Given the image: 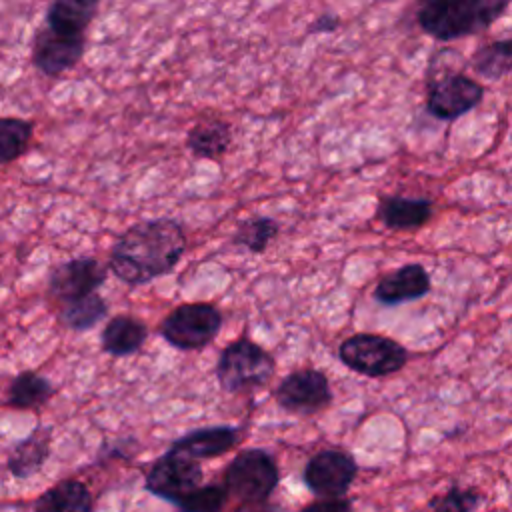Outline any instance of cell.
Instances as JSON below:
<instances>
[{
	"label": "cell",
	"mask_w": 512,
	"mask_h": 512,
	"mask_svg": "<svg viewBox=\"0 0 512 512\" xmlns=\"http://www.w3.org/2000/svg\"><path fill=\"white\" fill-rule=\"evenodd\" d=\"M186 252V234L172 218H150L128 226L112 244L108 270L128 286L168 276Z\"/></svg>",
	"instance_id": "cell-1"
},
{
	"label": "cell",
	"mask_w": 512,
	"mask_h": 512,
	"mask_svg": "<svg viewBox=\"0 0 512 512\" xmlns=\"http://www.w3.org/2000/svg\"><path fill=\"white\" fill-rule=\"evenodd\" d=\"M508 6V0H430L418 8L416 22L428 36L450 42L490 28Z\"/></svg>",
	"instance_id": "cell-2"
},
{
	"label": "cell",
	"mask_w": 512,
	"mask_h": 512,
	"mask_svg": "<svg viewBox=\"0 0 512 512\" xmlns=\"http://www.w3.org/2000/svg\"><path fill=\"white\" fill-rule=\"evenodd\" d=\"M276 370V362L258 342L240 336L220 350L216 378L224 392L240 394L264 388Z\"/></svg>",
	"instance_id": "cell-3"
},
{
	"label": "cell",
	"mask_w": 512,
	"mask_h": 512,
	"mask_svg": "<svg viewBox=\"0 0 512 512\" xmlns=\"http://www.w3.org/2000/svg\"><path fill=\"white\" fill-rule=\"evenodd\" d=\"M340 362L356 374L368 378H382L400 372L408 362V350L398 340L376 334L356 332L340 342Z\"/></svg>",
	"instance_id": "cell-4"
},
{
	"label": "cell",
	"mask_w": 512,
	"mask_h": 512,
	"mask_svg": "<svg viewBox=\"0 0 512 512\" xmlns=\"http://www.w3.org/2000/svg\"><path fill=\"white\" fill-rule=\"evenodd\" d=\"M224 326L218 306L208 302H184L172 308L158 324L160 336L176 350H202L216 340Z\"/></svg>",
	"instance_id": "cell-5"
},
{
	"label": "cell",
	"mask_w": 512,
	"mask_h": 512,
	"mask_svg": "<svg viewBox=\"0 0 512 512\" xmlns=\"http://www.w3.org/2000/svg\"><path fill=\"white\" fill-rule=\"evenodd\" d=\"M278 482L276 458L264 448L240 450L224 470V486L240 502H268Z\"/></svg>",
	"instance_id": "cell-6"
},
{
	"label": "cell",
	"mask_w": 512,
	"mask_h": 512,
	"mask_svg": "<svg viewBox=\"0 0 512 512\" xmlns=\"http://www.w3.org/2000/svg\"><path fill=\"white\" fill-rule=\"evenodd\" d=\"M358 476L356 458L340 448H326L308 458L302 482L318 498H342Z\"/></svg>",
	"instance_id": "cell-7"
},
{
	"label": "cell",
	"mask_w": 512,
	"mask_h": 512,
	"mask_svg": "<svg viewBox=\"0 0 512 512\" xmlns=\"http://www.w3.org/2000/svg\"><path fill=\"white\" fill-rule=\"evenodd\" d=\"M334 394L322 370L298 368L286 374L274 388L276 404L292 414L310 416L330 406Z\"/></svg>",
	"instance_id": "cell-8"
},
{
	"label": "cell",
	"mask_w": 512,
	"mask_h": 512,
	"mask_svg": "<svg viewBox=\"0 0 512 512\" xmlns=\"http://www.w3.org/2000/svg\"><path fill=\"white\" fill-rule=\"evenodd\" d=\"M202 480H204V470L200 462L166 450L148 468L144 486L150 494L170 504H176L188 492L198 488Z\"/></svg>",
	"instance_id": "cell-9"
},
{
	"label": "cell",
	"mask_w": 512,
	"mask_h": 512,
	"mask_svg": "<svg viewBox=\"0 0 512 512\" xmlns=\"http://www.w3.org/2000/svg\"><path fill=\"white\" fill-rule=\"evenodd\" d=\"M484 98V86L474 78L452 72L428 84L426 112L438 120L450 122L474 110Z\"/></svg>",
	"instance_id": "cell-10"
},
{
	"label": "cell",
	"mask_w": 512,
	"mask_h": 512,
	"mask_svg": "<svg viewBox=\"0 0 512 512\" xmlns=\"http://www.w3.org/2000/svg\"><path fill=\"white\" fill-rule=\"evenodd\" d=\"M106 276L108 268L100 260L92 256H78L52 268L48 276V290L62 304L98 292L106 282Z\"/></svg>",
	"instance_id": "cell-11"
},
{
	"label": "cell",
	"mask_w": 512,
	"mask_h": 512,
	"mask_svg": "<svg viewBox=\"0 0 512 512\" xmlns=\"http://www.w3.org/2000/svg\"><path fill=\"white\" fill-rule=\"evenodd\" d=\"M86 52V36H64L50 28L36 32L32 42V64L48 78L72 70Z\"/></svg>",
	"instance_id": "cell-12"
},
{
	"label": "cell",
	"mask_w": 512,
	"mask_h": 512,
	"mask_svg": "<svg viewBox=\"0 0 512 512\" xmlns=\"http://www.w3.org/2000/svg\"><path fill=\"white\" fill-rule=\"evenodd\" d=\"M432 290V278L424 264L410 262L384 274L374 286L372 298L382 306H398L424 298Z\"/></svg>",
	"instance_id": "cell-13"
},
{
	"label": "cell",
	"mask_w": 512,
	"mask_h": 512,
	"mask_svg": "<svg viewBox=\"0 0 512 512\" xmlns=\"http://www.w3.org/2000/svg\"><path fill=\"white\" fill-rule=\"evenodd\" d=\"M240 440V428L218 424V426H202L194 428L170 444V452L186 456L190 460H208L218 458L230 452Z\"/></svg>",
	"instance_id": "cell-14"
},
{
	"label": "cell",
	"mask_w": 512,
	"mask_h": 512,
	"mask_svg": "<svg viewBox=\"0 0 512 512\" xmlns=\"http://www.w3.org/2000/svg\"><path fill=\"white\" fill-rule=\"evenodd\" d=\"M434 212L430 198H408L400 194L380 196L376 216L388 230H416L424 226Z\"/></svg>",
	"instance_id": "cell-15"
},
{
	"label": "cell",
	"mask_w": 512,
	"mask_h": 512,
	"mask_svg": "<svg viewBox=\"0 0 512 512\" xmlns=\"http://www.w3.org/2000/svg\"><path fill=\"white\" fill-rule=\"evenodd\" d=\"M146 340L148 326L130 314L112 316L100 334L102 350L114 358H126L140 352Z\"/></svg>",
	"instance_id": "cell-16"
},
{
	"label": "cell",
	"mask_w": 512,
	"mask_h": 512,
	"mask_svg": "<svg viewBox=\"0 0 512 512\" xmlns=\"http://www.w3.org/2000/svg\"><path fill=\"white\" fill-rule=\"evenodd\" d=\"M232 144L230 124L216 116H206L198 120L186 134V148L194 158L218 160Z\"/></svg>",
	"instance_id": "cell-17"
},
{
	"label": "cell",
	"mask_w": 512,
	"mask_h": 512,
	"mask_svg": "<svg viewBox=\"0 0 512 512\" xmlns=\"http://www.w3.org/2000/svg\"><path fill=\"white\" fill-rule=\"evenodd\" d=\"M34 512H94V496L82 480L66 478L36 498Z\"/></svg>",
	"instance_id": "cell-18"
},
{
	"label": "cell",
	"mask_w": 512,
	"mask_h": 512,
	"mask_svg": "<svg viewBox=\"0 0 512 512\" xmlns=\"http://www.w3.org/2000/svg\"><path fill=\"white\" fill-rule=\"evenodd\" d=\"M50 456V428H36L8 452L6 468L14 478H30Z\"/></svg>",
	"instance_id": "cell-19"
},
{
	"label": "cell",
	"mask_w": 512,
	"mask_h": 512,
	"mask_svg": "<svg viewBox=\"0 0 512 512\" xmlns=\"http://www.w3.org/2000/svg\"><path fill=\"white\" fill-rule=\"evenodd\" d=\"M96 14L98 2L94 0H56L46 10V28L64 36L84 38Z\"/></svg>",
	"instance_id": "cell-20"
},
{
	"label": "cell",
	"mask_w": 512,
	"mask_h": 512,
	"mask_svg": "<svg viewBox=\"0 0 512 512\" xmlns=\"http://www.w3.org/2000/svg\"><path fill=\"white\" fill-rule=\"evenodd\" d=\"M54 396L52 382L32 370H24L12 378L8 386V404L18 410H30L46 404Z\"/></svg>",
	"instance_id": "cell-21"
},
{
	"label": "cell",
	"mask_w": 512,
	"mask_h": 512,
	"mask_svg": "<svg viewBox=\"0 0 512 512\" xmlns=\"http://www.w3.org/2000/svg\"><path fill=\"white\" fill-rule=\"evenodd\" d=\"M58 316L66 328L74 332H86L108 316V304L98 292H92L88 296L62 302Z\"/></svg>",
	"instance_id": "cell-22"
},
{
	"label": "cell",
	"mask_w": 512,
	"mask_h": 512,
	"mask_svg": "<svg viewBox=\"0 0 512 512\" xmlns=\"http://www.w3.org/2000/svg\"><path fill=\"white\" fill-rule=\"evenodd\" d=\"M470 68L486 80H500L508 76L512 68V42L504 38V40H492L488 44H482L472 54Z\"/></svg>",
	"instance_id": "cell-23"
},
{
	"label": "cell",
	"mask_w": 512,
	"mask_h": 512,
	"mask_svg": "<svg viewBox=\"0 0 512 512\" xmlns=\"http://www.w3.org/2000/svg\"><path fill=\"white\" fill-rule=\"evenodd\" d=\"M278 222L270 216H250L238 222L232 242L246 248L250 254H262L270 246V242L278 236Z\"/></svg>",
	"instance_id": "cell-24"
},
{
	"label": "cell",
	"mask_w": 512,
	"mask_h": 512,
	"mask_svg": "<svg viewBox=\"0 0 512 512\" xmlns=\"http://www.w3.org/2000/svg\"><path fill=\"white\" fill-rule=\"evenodd\" d=\"M34 124L16 116H0V166L18 160L30 146Z\"/></svg>",
	"instance_id": "cell-25"
},
{
	"label": "cell",
	"mask_w": 512,
	"mask_h": 512,
	"mask_svg": "<svg viewBox=\"0 0 512 512\" xmlns=\"http://www.w3.org/2000/svg\"><path fill=\"white\" fill-rule=\"evenodd\" d=\"M228 490L224 484H200L192 492H188L182 500H178L176 512H222L228 502Z\"/></svg>",
	"instance_id": "cell-26"
},
{
	"label": "cell",
	"mask_w": 512,
	"mask_h": 512,
	"mask_svg": "<svg viewBox=\"0 0 512 512\" xmlns=\"http://www.w3.org/2000/svg\"><path fill=\"white\" fill-rule=\"evenodd\" d=\"M484 496L478 488L450 486L442 496L430 502V512H476Z\"/></svg>",
	"instance_id": "cell-27"
},
{
	"label": "cell",
	"mask_w": 512,
	"mask_h": 512,
	"mask_svg": "<svg viewBox=\"0 0 512 512\" xmlns=\"http://www.w3.org/2000/svg\"><path fill=\"white\" fill-rule=\"evenodd\" d=\"M300 512H352V502L342 498H316L300 508Z\"/></svg>",
	"instance_id": "cell-28"
},
{
	"label": "cell",
	"mask_w": 512,
	"mask_h": 512,
	"mask_svg": "<svg viewBox=\"0 0 512 512\" xmlns=\"http://www.w3.org/2000/svg\"><path fill=\"white\" fill-rule=\"evenodd\" d=\"M336 26H338V16H334V14H322V16H318L312 24H310V28H308V32H334L336 30Z\"/></svg>",
	"instance_id": "cell-29"
},
{
	"label": "cell",
	"mask_w": 512,
	"mask_h": 512,
	"mask_svg": "<svg viewBox=\"0 0 512 512\" xmlns=\"http://www.w3.org/2000/svg\"><path fill=\"white\" fill-rule=\"evenodd\" d=\"M234 512H276L274 502H242Z\"/></svg>",
	"instance_id": "cell-30"
}]
</instances>
